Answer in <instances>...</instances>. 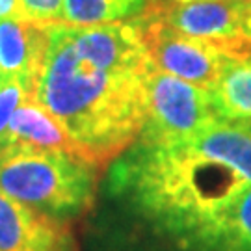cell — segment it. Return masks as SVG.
Here are the masks:
<instances>
[{"label":"cell","instance_id":"cell-1","mask_svg":"<svg viewBox=\"0 0 251 251\" xmlns=\"http://www.w3.org/2000/svg\"><path fill=\"white\" fill-rule=\"evenodd\" d=\"M49 49L34 99L95 168L132 147L147 116L152 63L136 21L99 26L49 25Z\"/></svg>","mask_w":251,"mask_h":251},{"label":"cell","instance_id":"cell-2","mask_svg":"<svg viewBox=\"0 0 251 251\" xmlns=\"http://www.w3.org/2000/svg\"><path fill=\"white\" fill-rule=\"evenodd\" d=\"M251 182L224 162L188 145L136 140L110 170V186L125 194L147 218L184 240Z\"/></svg>","mask_w":251,"mask_h":251},{"label":"cell","instance_id":"cell-3","mask_svg":"<svg viewBox=\"0 0 251 251\" xmlns=\"http://www.w3.org/2000/svg\"><path fill=\"white\" fill-rule=\"evenodd\" d=\"M99 171L73 152L9 145L0 151V192L67 224L93 206Z\"/></svg>","mask_w":251,"mask_h":251},{"label":"cell","instance_id":"cell-4","mask_svg":"<svg viewBox=\"0 0 251 251\" xmlns=\"http://www.w3.org/2000/svg\"><path fill=\"white\" fill-rule=\"evenodd\" d=\"M218 121L210 91L152 67L147 78V116L138 140L154 145H180Z\"/></svg>","mask_w":251,"mask_h":251},{"label":"cell","instance_id":"cell-5","mask_svg":"<svg viewBox=\"0 0 251 251\" xmlns=\"http://www.w3.org/2000/svg\"><path fill=\"white\" fill-rule=\"evenodd\" d=\"M144 13L182 36L216 47L229 58L251 56L246 0H149Z\"/></svg>","mask_w":251,"mask_h":251},{"label":"cell","instance_id":"cell-6","mask_svg":"<svg viewBox=\"0 0 251 251\" xmlns=\"http://www.w3.org/2000/svg\"><path fill=\"white\" fill-rule=\"evenodd\" d=\"M134 21L154 69L212 91L229 56L208 43L182 36L145 13Z\"/></svg>","mask_w":251,"mask_h":251},{"label":"cell","instance_id":"cell-7","mask_svg":"<svg viewBox=\"0 0 251 251\" xmlns=\"http://www.w3.org/2000/svg\"><path fill=\"white\" fill-rule=\"evenodd\" d=\"M0 251H78L69 225L0 192Z\"/></svg>","mask_w":251,"mask_h":251},{"label":"cell","instance_id":"cell-8","mask_svg":"<svg viewBox=\"0 0 251 251\" xmlns=\"http://www.w3.org/2000/svg\"><path fill=\"white\" fill-rule=\"evenodd\" d=\"M47 26L23 17L0 19V76L19 80L32 97L49 49Z\"/></svg>","mask_w":251,"mask_h":251},{"label":"cell","instance_id":"cell-9","mask_svg":"<svg viewBox=\"0 0 251 251\" xmlns=\"http://www.w3.org/2000/svg\"><path fill=\"white\" fill-rule=\"evenodd\" d=\"M179 246L184 251H251V184Z\"/></svg>","mask_w":251,"mask_h":251},{"label":"cell","instance_id":"cell-10","mask_svg":"<svg viewBox=\"0 0 251 251\" xmlns=\"http://www.w3.org/2000/svg\"><path fill=\"white\" fill-rule=\"evenodd\" d=\"M9 145H28L76 154L71 138L63 130V126L34 97H28L13 112L9 121Z\"/></svg>","mask_w":251,"mask_h":251},{"label":"cell","instance_id":"cell-11","mask_svg":"<svg viewBox=\"0 0 251 251\" xmlns=\"http://www.w3.org/2000/svg\"><path fill=\"white\" fill-rule=\"evenodd\" d=\"M184 145L199 154L224 162L251 182V136L231 121H218Z\"/></svg>","mask_w":251,"mask_h":251},{"label":"cell","instance_id":"cell-12","mask_svg":"<svg viewBox=\"0 0 251 251\" xmlns=\"http://www.w3.org/2000/svg\"><path fill=\"white\" fill-rule=\"evenodd\" d=\"M210 95L224 121L251 119V56L229 58Z\"/></svg>","mask_w":251,"mask_h":251},{"label":"cell","instance_id":"cell-13","mask_svg":"<svg viewBox=\"0 0 251 251\" xmlns=\"http://www.w3.org/2000/svg\"><path fill=\"white\" fill-rule=\"evenodd\" d=\"M149 0H63L62 23L71 26H99L140 17Z\"/></svg>","mask_w":251,"mask_h":251},{"label":"cell","instance_id":"cell-14","mask_svg":"<svg viewBox=\"0 0 251 251\" xmlns=\"http://www.w3.org/2000/svg\"><path fill=\"white\" fill-rule=\"evenodd\" d=\"M28 97L32 95L19 80L0 76V151H4L9 145V121L13 112Z\"/></svg>","mask_w":251,"mask_h":251},{"label":"cell","instance_id":"cell-15","mask_svg":"<svg viewBox=\"0 0 251 251\" xmlns=\"http://www.w3.org/2000/svg\"><path fill=\"white\" fill-rule=\"evenodd\" d=\"M21 17L39 25H58L63 19V0H19Z\"/></svg>","mask_w":251,"mask_h":251},{"label":"cell","instance_id":"cell-16","mask_svg":"<svg viewBox=\"0 0 251 251\" xmlns=\"http://www.w3.org/2000/svg\"><path fill=\"white\" fill-rule=\"evenodd\" d=\"M21 17L19 0H0V19Z\"/></svg>","mask_w":251,"mask_h":251},{"label":"cell","instance_id":"cell-17","mask_svg":"<svg viewBox=\"0 0 251 251\" xmlns=\"http://www.w3.org/2000/svg\"><path fill=\"white\" fill-rule=\"evenodd\" d=\"M233 125H236L240 130H244L248 136H251V119H242V121H231Z\"/></svg>","mask_w":251,"mask_h":251},{"label":"cell","instance_id":"cell-18","mask_svg":"<svg viewBox=\"0 0 251 251\" xmlns=\"http://www.w3.org/2000/svg\"><path fill=\"white\" fill-rule=\"evenodd\" d=\"M246 9H248V25H250V34H251V0H246Z\"/></svg>","mask_w":251,"mask_h":251},{"label":"cell","instance_id":"cell-19","mask_svg":"<svg viewBox=\"0 0 251 251\" xmlns=\"http://www.w3.org/2000/svg\"><path fill=\"white\" fill-rule=\"evenodd\" d=\"M158 2H188V0H158Z\"/></svg>","mask_w":251,"mask_h":251}]
</instances>
